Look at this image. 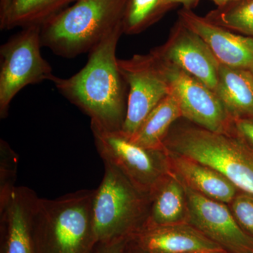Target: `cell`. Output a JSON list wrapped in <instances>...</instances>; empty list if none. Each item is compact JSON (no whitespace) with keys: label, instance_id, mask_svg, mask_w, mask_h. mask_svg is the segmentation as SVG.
I'll return each instance as SVG.
<instances>
[{"label":"cell","instance_id":"4","mask_svg":"<svg viewBox=\"0 0 253 253\" xmlns=\"http://www.w3.org/2000/svg\"><path fill=\"white\" fill-rule=\"evenodd\" d=\"M164 149L214 168L239 191L253 194V149L235 133L221 134L199 126L170 129Z\"/></svg>","mask_w":253,"mask_h":253},{"label":"cell","instance_id":"20","mask_svg":"<svg viewBox=\"0 0 253 253\" xmlns=\"http://www.w3.org/2000/svg\"><path fill=\"white\" fill-rule=\"evenodd\" d=\"M204 17L220 27L253 38V0H236L211 10Z\"/></svg>","mask_w":253,"mask_h":253},{"label":"cell","instance_id":"8","mask_svg":"<svg viewBox=\"0 0 253 253\" xmlns=\"http://www.w3.org/2000/svg\"><path fill=\"white\" fill-rule=\"evenodd\" d=\"M118 66L129 87L121 131L130 139L149 113L170 92V86L161 63L152 53L118 59Z\"/></svg>","mask_w":253,"mask_h":253},{"label":"cell","instance_id":"10","mask_svg":"<svg viewBox=\"0 0 253 253\" xmlns=\"http://www.w3.org/2000/svg\"><path fill=\"white\" fill-rule=\"evenodd\" d=\"M182 184L187 199L188 222L228 253H253V236L240 226L226 204Z\"/></svg>","mask_w":253,"mask_h":253},{"label":"cell","instance_id":"28","mask_svg":"<svg viewBox=\"0 0 253 253\" xmlns=\"http://www.w3.org/2000/svg\"><path fill=\"white\" fill-rule=\"evenodd\" d=\"M212 1L217 5V7H219V6H224V5L233 2V1H235L236 0H212Z\"/></svg>","mask_w":253,"mask_h":253},{"label":"cell","instance_id":"26","mask_svg":"<svg viewBox=\"0 0 253 253\" xmlns=\"http://www.w3.org/2000/svg\"><path fill=\"white\" fill-rule=\"evenodd\" d=\"M129 239H120L107 244H99L94 253H125Z\"/></svg>","mask_w":253,"mask_h":253},{"label":"cell","instance_id":"13","mask_svg":"<svg viewBox=\"0 0 253 253\" xmlns=\"http://www.w3.org/2000/svg\"><path fill=\"white\" fill-rule=\"evenodd\" d=\"M38 199L29 188L16 186L0 202L1 224L4 232L3 253H37L34 219Z\"/></svg>","mask_w":253,"mask_h":253},{"label":"cell","instance_id":"25","mask_svg":"<svg viewBox=\"0 0 253 253\" xmlns=\"http://www.w3.org/2000/svg\"><path fill=\"white\" fill-rule=\"evenodd\" d=\"M199 2V0H160L158 18L159 20L161 19L163 15L175 5L181 4L183 5L184 9L192 10L197 6Z\"/></svg>","mask_w":253,"mask_h":253},{"label":"cell","instance_id":"9","mask_svg":"<svg viewBox=\"0 0 253 253\" xmlns=\"http://www.w3.org/2000/svg\"><path fill=\"white\" fill-rule=\"evenodd\" d=\"M156 58L166 73L170 92L179 102L183 118L213 132L232 133L233 120L214 91L180 68Z\"/></svg>","mask_w":253,"mask_h":253},{"label":"cell","instance_id":"22","mask_svg":"<svg viewBox=\"0 0 253 253\" xmlns=\"http://www.w3.org/2000/svg\"><path fill=\"white\" fill-rule=\"evenodd\" d=\"M18 156L6 141H0V202L4 201L14 189Z\"/></svg>","mask_w":253,"mask_h":253},{"label":"cell","instance_id":"7","mask_svg":"<svg viewBox=\"0 0 253 253\" xmlns=\"http://www.w3.org/2000/svg\"><path fill=\"white\" fill-rule=\"evenodd\" d=\"M94 144L104 163L118 169L136 189L151 196L171 173L163 151L134 144L121 130H109L91 123Z\"/></svg>","mask_w":253,"mask_h":253},{"label":"cell","instance_id":"5","mask_svg":"<svg viewBox=\"0 0 253 253\" xmlns=\"http://www.w3.org/2000/svg\"><path fill=\"white\" fill-rule=\"evenodd\" d=\"M102 181L94 189L93 222L96 244L129 239L144 227L151 199L116 168L104 163Z\"/></svg>","mask_w":253,"mask_h":253},{"label":"cell","instance_id":"17","mask_svg":"<svg viewBox=\"0 0 253 253\" xmlns=\"http://www.w3.org/2000/svg\"><path fill=\"white\" fill-rule=\"evenodd\" d=\"M151 199L149 217L145 225H169L188 221L185 189L172 171L151 195Z\"/></svg>","mask_w":253,"mask_h":253},{"label":"cell","instance_id":"23","mask_svg":"<svg viewBox=\"0 0 253 253\" xmlns=\"http://www.w3.org/2000/svg\"><path fill=\"white\" fill-rule=\"evenodd\" d=\"M230 206L238 224L253 237V194L239 191Z\"/></svg>","mask_w":253,"mask_h":253},{"label":"cell","instance_id":"3","mask_svg":"<svg viewBox=\"0 0 253 253\" xmlns=\"http://www.w3.org/2000/svg\"><path fill=\"white\" fill-rule=\"evenodd\" d=\"M94 190H81L37 202L34 234L37 253H90L95 245Z\"/></svg>","mask_w":253,"mask_h":253},{"label":"cell","instance_id":"1","mask_svg":"<svg viewBox=\"0 0 253 253\" xmlns=\"http://www.w3.org/2000/svg\"><path fill=\"white\" fill-rule=\"evenodd\" d=\"M119 28L89 53L87 62L71 77L52 80L60 94L89 116L91 123L109 130H121L126 113V85L116 56Z\"/></svg>","mask_w":253,"mask_h":253},{"label":"cell","instance_id":"29","mask_svg":"<svg viewBox=\"0 0 253 253\" xmlns=\"http://www.w3.org/2000/svg\"><path fill=\"white\" fill-rule=\"evenodd\" d=\"M191 253H229L226 251H199V252H195Z\"/></svg>","mask_w":253,"mask_h":253},{"label":"cell","instance_id":"18","mask_svg":"<svg viewBox=\"0 0 253 253\" xmlns=\"http://www.w3.org/2000/svg\"><path fill=\"white\" fill-rule=\"evenodd\" d=\"M182 117L179 102L172 92L166 96L149 113L130 138L145 149L163 151L164 142L173 123Z\"/></svg>","mask_w":253,"mask_h":253},{"label":"cell","instance_id":"6","mask_svg":"<svg viewBox=\"0 0 253 253\" xmlns=\"http://www.w3.org/2000/svg\"><path fill=\"white\" fill-rule=\"evenodd\" d=\"M41 26L22 28L0 47V118L9 115L10 104L23 88L55 76L41 54Z\"/></svg>","mask_w":253,"mask_h":253},{"label":"cell","instance_id":"15","mask_svg":"<svg viewBox=\"0 0 253 253\" xmlns=\"http://www.w3.org/2000/svg\"><path fill=\"white\" fill-rule=\"evenodd\" d=\"M164 150L171 171L190 189L209 199L230 204L239 190L225 176L207 165Z\"/></svg>","mask_w":253,"mask_h":253},{"label":"cell","instance_id":"14","mask_svg":"<svg viewBox=\"0 0 253 253\" xmlns=\"http://www.w3.org/2000/svg\"><path fill=\"white\" fill-rule=\"evenodd\" d=\"M135 236L139 247L145 253H191L224 250L188 221L169 225H144Z\"/></svg>","mask_w":253,"mask_h":253},{"label":"cell","instance_id":"16","mask_svg":"<svg viewBox=\"0 0 253 253\" xmlns=\"http://www.w3.org/2000/svg\"><path fill=\"white\" fill-rule=\"evenodd\" d=\"M214 92L233 121L253 118V73L219 63Z\"/></svg>","mask_w":253,"mask_h":253},{"label":"cell","instance_id":"12","mask_svg":"<svg viewBox=\"0 0 253 253\" xmlns=\"http://www.w3.org/2000/svg\"><path fill=\"white\" fill-rule=\"evenodd\" d=\"M178 16L206 42L219 63L253 73V38L217 26L191 9L182 8Z\"/></svg>","mask_w":253,"mask_h":253},{"label":"cell","instance_id":"2","mask_svg":"<svg viewBox=\"0 0 253 253\" xmlns=\"http://www.w3.org/2000/svg\"><path fill=\"white\" fill-rule=\"evenodd\" d=\"M126 0H76L41 26L42 46L63 58L89 53L123 28Z\"/></svg>","mask_w":253,"mask_h":253},{"label":"cell","instance_id":"27","mask_svg":"<svg viewBox=\"0 0 253 253\" xmlns=\"http://www.w3.org/2000/svg\"><path fill=\"white\" fill-rule=\"evenodd\" d=\"M12 0H0V23L4 21Z\"/></svg>","mask_w":253,"mask_h":253},{"label":"cell","instance_id":"11","mask_svg":"<svg viewBox=\"0 0 253 253\" xmlns=\"http://www.w3.org/2000/svg\"><path fill=\"white\" fill-rule=\"evenodd\" d=\"M151 52L215 90L219 62L206 42L179 18L168 41Z\"/></svg>","mask_w":253,"mask_h":253},{"label":"cell","instance_id":"19","mask_svg":"<svg viewBox=\"0 0 253 253\" xmlns=\"http://www.w3.org/2000/svg\"><path fill=\"white\" fill-rule=\"evenodd\" d=\"M76 0H12L0 29L42 26Z\"/></svg>","mask_w":253,"mask_h":253},{"label":"cell","instance_id":"24","mask_svg":"<svg viewBox=\"0 0 253 253\" xmlns=\"http://www.w3.org/2000/svg\"><path fill=\"white\" fill-rule=\"evenodd\" d=\"M233 132L253 149V118L233 121Z\"/></svg>","mask_w":253,"mask_h":253},{"label":"cell","instance_id":"21","mask_svg":"<svg viewBox=\"0 0 253 253\" xmlns=\"http://www.w3.org/2000/svg\"><path fill=\"white\" fill-rule=\"evenodd\" d=\"M160 0H126L123 31L136 35L157 22Z\"/></svg>","mask_w":253,"mask_h":253}]
</instances>
